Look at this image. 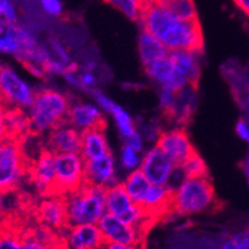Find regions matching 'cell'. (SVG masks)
Listing matches in <instances>:
<instances>
[{
    "mask_svg": "<svg viewBox=\"0 0 249 249\" xmlns=\"http://www.w3.org/2000/svg\"><path fill=\"white\" fill-rule=\"evenodd\" d=\"M145 70L153 80L160 83L162 87L170 88L175 92L189 85L186 74L178 70L169 57L154 61L153 63L145 67Z\"/></svg>",
    "mask_w": 249,
    "mask_h": 249,
    "instance_id": "4fadbf2b",
    "label": "cell"
},
{
    "mask_svg": "<svg viewBox=\"0 0 249 249\" xmlns=\"http://www.w3.org/2000/svg\"><path fill=\"white\" fill-rule=\"evenodd\" d=\"M219 249H249V231H242L225 239Z\"/></svg>",
    "mask_w": 249,
    "mask_h": 249,
    "instance_id": "83f0119b",
    "label": "cell"
},
{
    "mask_svg": "<svg viewBox=\"0 0 249 249\" xmlns=\"http://www.w3.org/2000/svg\"><path fill=\"white\" fill-rule=\"evenodd\" d=\"M124 187H125L129 197L132 198L133 202L140 207L145 201L146 195H148L149 190L151 187V182L146 178L145 174L139 169L133 171L126 178L125 182H124Z\"/></svg>",
    "mask_w": 249,
    "mask_h": 249,
    "instance_id": "cb8c5ba5",
    "label": "cell"
},
{
    "mask_svg": "<svg viewBox=\"0 0 249 249\" xmlns=\"http://www.w3.org/2000/svg\"><path fill=\"white\" fill-rule=\"evenodd\" d=\"M221 207L210 178H186L175 191L174 211L181 216L216 211Z\"/></svg>",
    "mask_w": 249,
    "mask_h": 249,
    "instance_id": "3957f363",
    "label": "cell"
},
{
    "mask_svg": "<svg viewBox=\"0 0 249 249\" xmlns=\"http://www.w3.org/2000/svg\"><path fill=\"white\" fill-rule=\"evenodd\" d=\"M42 9L50 17H60L63 11V5L61 0H40Z\"/></svg>",
    "mask_w": 249,
    "mask_h": 249,
    "instance_id": "4dcf8cb0",
    "label": "cell"
},
{
    "mask_svg": "<svg viewBox=\"0 0 249 249\" xmlns=\"http://www.w3.org/2000/svg\"><path fill=\"white\" fill-rule=\"evenodd\" d=\"M17 22V10L10 0H0V24L9 25Z\"/></svg>",
    "mask_w": 249,
    "mask_h": 249,
    "instance_id": "f1b7e54d",
    "label": "cell"
},
{
    "mask_svg": "<svg viewBox=\"0 0 249 249\" xmlns=\"http://www.w3.org/2000/svg\"><path fill=\"white\" fill-rule=\"evenodd\" d=\"M50 45H51L52 51L55 52V55L57 56V60L60 61V62L65 63V65H71V57H70L69 53H67L66 49H65L57 40L51 38V40H50Z\"/></svg>",
    "mask_w": 249,
    "mask_h": 249,
    "instance_id": "1f68e13d",
    "label": "cell"
},
{
    "mask_svg": "<svg viewBox=\"0 0 249 249\" xmlns=\"http://www.w3.org/2000/svg\"><path fill=\"white\" fill-rule=\"evenodd\" d=\"M33 218L40 225L47 226L57 232L66 233L70 230L67 196L46 197L37 202Z\"/></svg>",
    "mask_w": 249,
    "mask_h": 249,
    "instance_id": "ba28073f",
    "label": "cell"
},
{
    "mask_svg": "<svg viewBox=\"0 0 249 249\" xmlns=\"http://www.w3.org/2000/svg\"><path fill=\"white\" fill-rule=\"evenodd\" d=\"M108 187L98 186L88 181L67 196L70 228L78 225H97L106 213V197Z\"/></svg>",
    "mask_w": 249,
    "mask_h": 249,
    "instance_id": "7a4b0ae2",
    "label": "cell"
},
{
    "mask_svg": "<svg viewBox=\"0 0 249 249\" xmlns=\"http://www.w3.org/2000/svg\"><path fill=\"white\" fill-rule=\"evenodd\" d=\"M233 1L249 18V0H233Z\"/></svg>",
    "mask_w": 249,
    "mask_h": 249,
    "instance_id": "f35d334b",
    "label": "cell"
},
{
    "mask_svg": "<svg viewBox=\"0 0 249 249\" xmlns=\"http://www.w3.org/2000/svg\"><path fill=\"white\" fill-rule=\"evenodd\" d=\"M167 57L173 61L174 65L178 70H181L183 73L186 74L187 80H189V85L196 89L201 76L200 65H198L196 53L190 51L176 50V51H169Z\"/></svg>",
    "mask_w": 249,
    "mask_h": 249,
    "instance_id": "7402d4cb",
    "label": "cell"
},
{
    "mask_svg": "<svg viewBox=\"0 0 249 249\" xmlns=\"http://www.w3.org/2000/svg\"><path fill=\"white\" fill-rule=\"evenodd\" d=\"M235 132H237V134H238V137L241 139L249 142V121L247 118L239 119L237 125H235Z\"/></svg>",
    "mask_w": 249,
    "mask_h": 249,
    "instance_id": "836d02e7",
    "label": "cell"
},
{
    "mask_svg": "<svg viewBox=\"0 0 249 249\" xmlns=\"http://www.w3.org/2000/svg\"><path fill=\"white\" fill-rule=\"evenodd\" d=\"M126 142H128V145L132 146L134 150L137 151H140L142 148V137L139 135V133L135 132L134 134L130 135L129 138H126Z\"/></svg>",
    "mask_w": 249,
    "mask_h": 249,
    "instance_id": "e575fe53",
    "label": "cell"
},
{
    "mask_svg": "<svg viewBox=\"0 0 249 249\" xmlns=\"http://www.w3.org/2000/svg\"><path fill=\"white\" fill-rule=\"evenodd\" d=\"M104 132L106 129L102 128H89L81 130V138H82L81 155L83 160L97 159L110 153Z\"/></svg>",
    "mask_w": 249,
    "mask_h": 249,
    "instance_id": "ffe728a7",
    "label": "cell"
},
{
    "mask_svg": "<svg viewBox=\"0 0 249 249\" xmlns=\"http://www.w3.org/2000/svg\"><path fill=\"white\" fill-rule=\"evenodd\" d=\"M26 176V158L20 140L6 138L0 142V195L19 190Z\"/></svg>",
    "mask_w": 249,
    "mask_h": 249,
    "instance_id": "5b68a950",
    "label": "cell"
},
{
    "mask_svg": "<svg viewBox=\"0 0 249 249\" xmlns=\"http://www.w3.org/2000/svg\"><path fill=\"white\" fill-rule=\"evenodd\" d=\"M93 94L99 106H102L103 109H106L108 113H110V114L113 115L115 123H117L118 125V129H119V132L122 133V135H123L124 138H129L130 135H133L137 132L130 115H129L121 106L115 104L112 99L108 98L107 96H104V94L101 93L99 90H93Z\"/></svg>",
    "mask_w": 249,
    "mask_h": 249,
    "instance_id": "44dd1931",
    "label": "cell"
},
{
    "mask_svg": "<svg viewBox=\"0 0 249 249\" xmlns=\"http://www.w3.org/2000/svg\"><path fill=\"white\" fill-rule=\"evenodd\" d=\"M30 221L34 219L19 210L9 211L0 205V249H24L21 231Z\"/></svg>",
    "mask_w": 249,
    "mask_h": 249,
    "instance_id": "8fae6325",
    "label": "cell"
},
{
    "mask_svg": "<svg viewBox=\"0 0 249 249\" xmlns=\"http://www.w3.org/2000/svg\"><path fill=\"white\" fill-rule=\"evenodd\" d=\"M181 169L183 170V173L186 175V178H210L208 175V169L206 162L203 159L197 154V151L192 154L186 161L181 165Z\"/></svg>",
    "mask_w": 249,
    "mask_h": 249,
    "instance_id": "4316f807",
    "label": "cell"
},
{
    "mask_svg": "<svg viewBox=\"0 0 249 249\" xmlns=\"http://www.w3.org/2000/svg\"><path fill=\"white\" fill-rule=\"evenodd\" d=\"M47 249H69V246H67L66 242V235L63 234L62 237H60L55 243H52Z\"/></svg>",
    "mask_w": 249,
    "mask_h": 249,
    "instance_id": "74e56055",
    "label": "cell"
},
{
    "mask_svg": "<svg viewBox=\"0 0 249 249\" xmlns=\"http://www.w3.org/2000/svg\"><path fill=\"white\" fill-rule=\"evenodd\" d=\"M5 125L6 138H10V139H17L22 142L31 133H34L30 117L26 115V113L24 112L21 107H17V106H9L6 108Z\"/></svg>",
    "mask_w": 249,
    "mask_h": 249,
    "instance_id": "d6986e66",
    "label": "cell"
},
{
    "mask_svg": "<svg viewBox=\"0 0 249 249\" xmlns=\"http://www.w3.org/2000/svg\"><path fill=\"white\" fill-rule=\"evenodd\" d=\"M69 249H102L106 244L98 225H78L66 233Z\"/></svg>",
    "mask_w": 249,
    "mask_h": 249,
    "instance_id": "2e32d148",
    "label": "cell"
},
{
    "mask_svg": "<svg viewBox=\"0 0 249 249\" xmlns=\"http://www.w3.org/2000/svg\"><path fill=\"white\" fill-rule=\"evenodd\" d=\"M102 249H142L139 247L134 246H128V244H122V243H106Z\"/></svg>",
    "mask_w": 249,
    "mask_h": 249,
    "instance_id": "8d00e7d4",
    "label": "cell"
},
{
    "mask_svg": "<svg viewBox=\"0 0 249 249\" xmlns=\"http://www.w3.org/2000/svg\"><path fill=\"white\" fill-rule=\"evenodd\" d=\"M142 30L161 41L169 51H190L198 53L203 50V34L200 21H187L175 17L153 0H148L140 15Z\"/></svg>",
    "mask_w": 249,
    "mask_h": 249,
    "instance_id": "6da1fadb",
    "label": "cell"
},
{
    "mask_svg": "<svg viewBox=\"0 0 249 249\" xmlns=\"http://www.w3.org/2000/svg\"><path fill=\"white\" fill-rule=\"evenodd\" d=\"M247 99H248V103H249V90H248V94H247Z\"/></svg>",
    "mask_w": 249,
    "mask_h": 249,
    "instance_id": "60d3db41",
    "label": "cell"
},
{
    "mask_svg": "<svg viewBox=\"0 0 249 249\" xmlns=\"http://www.w3.org/2000/svg\"><path fill=\"white\" fill-rule=\"evenodd\" d=\"M69 122L73 128L85 129L89 128H107V121L102 115L99 109L89 104H76L70 108Z\"/></svg>",
    "mask_w": 249,
    "mask_h": 249,
    "instance_id": "ac0fdd59",
    "label": "cell"
},
{
    "mask_svg": "<svg viewBox=\"0 0 249 249\" xmlns=\"http://www.w3.org/2000/svg\"><path fill=\"white\" fill-rule=\"evenodd\" d=\"M8 103L5 102L4 97L0 93V142L6 139V125H5V114Z\"/></svg>",
    "mask_w": 249,
    "mask_h": 249,
    "instance_id": "d6a6232c",
    "label": "cell"
},
{
    "mask_svg": "<svg viewBox=\"0 0 249 249\" xmlns=\"http://www.w3.org/2000/svg\"><path fill=\"white\" fill-rule=\"evenodd\" d=\"M244 169H246V174H247V175H248V178H249V159L247 160L246 166H244Z\"/></svg>",
    "mask_w": 249,
    "mask_h": 249,
    "instance_id": "ab89813d",
    "label": "cell"
},
{
    "mask_svg": "<svg viewBox=\"0 0 249 249\" xmlns=\"http://www.w3.org/2000/svg\"><path fill=\"white\" fill-rule=\"evenodd\" d=\"M113 8L121 10L129 19L139 21L148 0H106Z\"/></svg>",
    "mask_w": 249,
    "mask_h": 249,
    "instance_id": "484cf974",
    "label": "cell"
},
{
    "mask_svg": "<svg viewBox=\"0 0 249 249\" xmlns=\"http://www.w3.org/2000/svg\"><path fill=\"white\" fill-rule=\"evenodd\" d=\"M139 155L137 154V150L132 148V146H129L126 144L125 146L123 148V151H122V162H123L124 166L126 169H134L135 166L139 165Z\"/></svg>",
    "mask_w": 249,
    "mask_h": 249,
    "instance_id": "f546056e",
    "label": "cell"
},
{
    "mask_svg": "<svg viewBox=\"0 0 249 249\" xmlns=\"http://www.w3.org/2000/svg\"><path fill=\"white\" fill-rule=\"evenodd\" d=\"M69 99L53 89H41L35 93L30 106V121L34 132L41 134L61 124L70 123Z\"/></svg>",
    "mask_w": 249,
    "mask_h": 249,
    "instance_id": "277c9868",
    "label": "cell"
},
{
    "mask_svg": "<svg viewBox=\"0 0 249 249\" xmlns=\"http://www.w3.org/2000/svg\"><path fill=\"white\" fill-rule=\"evenodd\" d=\"M106 243H122L144 249L145 235L110 213H104L97 223Z\"/></svg>",
    "mask_w": 249,
    "mask_h": 249,
    "instance_id": "9c48e42d",
    "label": "cell"
},
{
    "mask_svg": "<svg viewBox=\"0 0 249 249\" xmlns=\"http://www.w3.org/2000/svg\"><path fill=\"white\" fill-rule=\"evenodd\" d=\"M80 82L81 86H83L85 88L93 87V85L96 83V78H94L93 74L87 72V73H83L82 76L80 77Z\"/></svg>",
    "mask_w": 249,
    "mask_h": 249,
    "instance_id": "d590c367",
    "label": "cell"
},
{
    "mask_svg": "<svg viewBox=\"0 0 249 249\" xmlns=\"http://www.w3.org/2000/svg\"><path fill=\"white\" fill-rule=\"evenodd\" d=\"M0 93L8 106L30 107L35 93L24 81L9 67L0 65Z\"/></svg>",
    "mask_w": 249,
    "mask_h": 249,
    "instance_id": "30bf717a",
    "label": "cell"
},
{
    "mask_svg": "<svg viewBox=\"0 0 249 249\" xmlns=\"http://www.w3.org/2000/svg\"><path fill=\"white\" fill-rule=\"evenodd\" d=\"M139 53L142 65L146 67L154 61L167 57L169 50L155 36L149 34L148 31L142 30L139 36Z\"/></svg>",
    "mask_w": 249,
    "mask_h": 249,
    "instance_id": "603a6c76",
    "label": "cell"
},
{
    "mask_svg": "<svg viewBox=\"0 0 249 249\" xmlns=\"http://www.w3.org/2000/svg\"><path fill=\"white\" fill-rule=\"evenodd\" d=\"M47 148L53 154H81L82 138L81 132L70 123L61 124L50 130Z\"/></svg>",
    "mask_w": 249,
    "mask_h": 249,
    "instance_id": "9a60e30c",
    "label": "cell"
},
{
    "mask_svg": "<svg viewBox=\"0 0 249 249\" xmlns=\"http://www.w3.org/2000/svg\"><path fill=\"white\" fill-rule=\"evenodd\" d=\"M175 164L169 156L155 146L146 153L142 161V170L153 185H166Z\"/></svg>",
    "mask_w": 249,
    "mask_h": 249,
    "instance_id": "5bb4252c",
    "label": "cell"
},
{
    "mask_svg": "<svg viewBox=\"0 0 249 249\" xmlns=\"http://www.w3.org/2000/svg\"><path fill=\"white\" fill-rule=\"evenodd\" d=\"M156 146L173 160L175 166H181L192 154L196 153V149L183 129L160 133L156 140Z\"/></svg>",
    "mask_w": 249,
    "mask_h": 249,
    "instance_id": "7c38bea8",
    "label": "cell"
},
{
    "mask_svg": "<svg viewBox=\"0 0 249 249\" xmlns=\"http://www.w3.org/2000/svg\"><path fill=\"white\" fill-rule=\"evenodd\" d=\"M26 158V156H25ZM56 154L45 146L35 160L26 158V176L25 178L35 186L38 196L55 197L56 191Z\"/></svg>",
    "mask_w": 249,
    "mask_h": 249,
    "instance_id": "8992f818",
    "label": "cell"
},
{
    "mask_svg": "<svg viewBox=\"0 0 249 249\" xmlns=\"http://www.w3.org/2000/svg\"><path fill=\"white\" fill-rule=\"evenodd\" d=\"M85 180L98 186H113L115 176L112 154L109 153L97 159L85 160Z\"/></svg>",
    "mask_w": 249,
    "mask_h": 249,
    "instance_id": "e0dca14e",
    "label": "cell"
},
{
    "mask_svg": "<svg viewBox=\"0 0 249 249\" xmlns=\"http://www.w3.org/2000/svg\"><path fill=\"white\" fill-rule=\"evenodd\" d=\"M55 166L57 196H70L82 186L85 160L81 154H57Z\"/></svg>",
    "mask_w": 249,
    "mask_h": 249,
    "instance_id": "52a82bcc",
    "label": "cell"
},
{
    "mask_svg": "<svg viewBox=\"0 0 249 249\" xmlns=\"http://www.w3.org/2000/svg\"><path fill=\"white\" fill-rule=\"evenodd\" d=\"M156 5L187 21H197L198 15L194 0H153Z\"/></svg>",
    "mask_w": 249,
    "mask_h": 249,
    "instance_id": "d4e9b609",
    "label": "cell"
}]
</instances>
